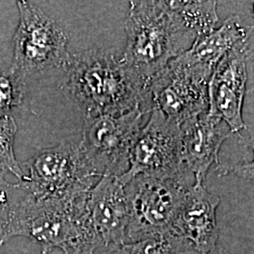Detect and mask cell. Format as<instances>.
<instances>
[{
  "instance_id": "cell-9",
  "label": "cell",
  "mask_w": 254,
  "mask_h": 254,
  "mask_svg": "<svg viewBox=\"0 0 254 254\" xmlns=\"http://www.w3.org/2000/svg\"><path fill=\"white\" fill-rule=\"evenodd\" d=\"M210 79L177 57L147 85L151 111L157 109L178 125L207 111Z\"/></svg>"
},
{
  "instance_id": "cell-6",
  "label": "cell",
  "mask_w": 254,
  "mask_h": 254,
  "mask_svg": "<svg viewBox=\"0 0 254 254\" xmlns=\"http://www.w3.org/2000/svg\"><path fill=\"white\" fill-rule=\"evenodd\" d=\"M150 113L131 150L129 169L119 177L120 181L126 186L132 178L144 175L194 185V177L183 160L180 125L157 109Z\"/></svg>"
},
{
  "instance_id": "cell-11",
  "label": "cell",
  "mask_w": 254,
  "mask_h": 254,
  "mask_svg": "<svg viewBox=\"0 0 254 254\" xmlns=\"http://www.w3.org/2000/svg\"><path fill=\"white\" fill-rule=\"evenodd\" d=\"M87 211L100 248L108 249L127 242L129 202L119 177H101L88 194Z\"/></svg>"
},
{
  "instance_id": "cell-7",
  "label": "cell",
  "mask_w": 254,
  "mask_h": 254,
  "mask_svg": "<svg viewBox=\"0 0 254 254\" xmlns=\"http://www.w3.org/2000/svg\"><path fill=\"white\" fill-rule=\"evenodd\" d=\"M147 114L137 109L123 115H84L78 146L99 177H120L129 169L133 146Z\"/></svg>"
},
{
  "instance_id": "cell-19",
  "label": "cell",
  "mask_w": 254,
  "mask_h": 254,
  "mask_svg": "<svg viewBox=\"0 0 254 254\" xmlns=\"http://www.w3.org/2000/svg\"><path fill=\"white\" fill-rule=\"evenodd\" d=\"M227 254L226 253H224V252H222V251H218V249H216V250H214L213 252H211L210 254Z\"/></svg>"
},
{
  "instance_id": "cell-20",
  "label": "cell",
  "mask_w": 254,
  "mask_h": 254,
  "mask_svg": "<svg viewBox=\"0 0 254 254\" xmlns=\"http://www.w3.org/2000/svg\"><path fill=\"white\" fill-rule=\"evenodd\" d=\"M50 253L49 252H47V251H46V250H42V253H41V254H49Z\"/></svg>"
},
{
  "instance_id": "cell-12",
  "label": "cell",
  "mask_w": 254,
  "mask_h": 254,
  "mask_svg": "<svg viewBox=\"0 0 254 254\" xmlns=\"http://www.w3.org/2000/svg\"><path fill=\"white\" fill-rule=\"evenodd\" d=\"M183 160L194 177V184H204L223 142L233 134L227 125L208 110L180 125Z\"/></svg>"
},
{
  "instance_id": "cell-15",
  "label": "cell",
  "mask_w": 254,
  "mask_h": 254,
  "mask_svg": "<svg viewBox=\"0 0 254 254\" xmlns=\"http://www.w3.org/2000/svg\"><path fill=\"white\" fill-rule=\"evenodd\" d=\"M103 254H200L190 243L172 230L145 238L109 247Z\"/></svg>"
},
{
  "instance_id": "cell-17",
  "label": "cell",
  "mask_w": 254,
  "mask_h": 254,
  "mask_svg": "<svg viewBox=\"0 0 254 254\" xmlns=\"http://www.w3.org/2000/svg\"><path fill=\"white\" fill-rule=\"evenodd\" d=\"M16 133L17 125L10 114L0 117V179H3L9 173L14 175L18 181L23 175L14 154Z\"/></svg>"
},
{
  "instance_id": "cell-5",
  "label": "cell",
  "mask_w": 254,
  "mask_h": 254,
  "mask_svg": "<svg viewBox=\"0 0 254 254\" xmlns=\"http://www.w3.org/2000/svg\"><path fill=\"white\" fill-rule=\"evenodd\" d=\"M19 23L13 37V60L9 71L23 81L70 59L68 36L54 20L31 2L17 1Z\"/></svg>"
},
{
  "instance_id": "cell-13",
  "label": "cell",
  "mask_w": 254,
  "mask_h": 254,
  "mask_svg": "<svg viewBox=\"0 0 254 254\" xmlns=\"http://www.w3.org/2000/svg\"><path fill=\"white\" fill-rule=\"evenodd\" d=\"M219 203L220 199L211 194L204 185L194 184L187 191L173 222V231L187 239L200 254H208L217 249Z\"/></svg>"
},
{
  "instance_id": "cell-18",
  "label": "cell",
  "mask_w": 254,
  "mask_h": 254,
  "mask_svg": "<svg viewBox=\"0 0 254 254\" xmlns=\"http://www.w3.org/2000/svg\"><path fill=\"white\" fill-rule=\"evenodd\" d=\"M25 96V81L11 73L0 69V117L9 115L20 106Z\"/></svg>"
},
{
  "instance_id": "cell-10",
  "label": "cell",
  "mask_w": 254,
  "mask_h": 254,
  "mask_svg": "<svg viewBox=\"0 0 254 254\" xmlns=\"http://www.w3.org/2000/svg\"><path fill=\"white\" fill-rule=\"evenodd\" d=\"M251 38L239 43L223 57L209 82L208 111L222 120L233 134L246 129L242 110L248 63L253 56Z\"/></svg>"
},
{
  "instance_id": "cell-14",
  "label": "cell",
  "mask_w": 254,
  "mask_h": 254,
  "mask_svg": "<svg viewBox=\"0 0 254 254\" xmlns=\"http://www.w3.org/2000/svg\"><path fill=\"white\" fill-rule=\"evenodd\" d=\"M253 36V27L245 26L238 15L226 19L221 27L198 37L190 49L178 58L184 64L212 77L223 57L239 43Z\"/></svg>"
},
{
  "instance_id": "cell-3",
  "label": "cell",
  "mask_w": 254,
  "mask_h": 254,
  "mask_svg": "<svg viewBox=\"0 0 254 254\" xmlns=\"http://www.w3.org/2000/svg\"><path fill=\"white\" fill-rule=\"evenodd\" d=\"M126 30L127 46L122 60L146 86L172 61L190 49L197 39L169 1H131Z\"/></svg>"
},
{
  "instance_id": "cell-4",
  "label": "cell",
  "mask_w": 254,
  "mask_h": 254,
  "mask_svg": "<svg viewBox=\"0 0 254 254\" xmlns=\"http://www.w3.org/2000/svg\"><path fill=\"white\" fill-rule=\"evenodd\" d=\"M16 185L37 200H72L100 179L78 144L64 142L37 152L21 166Z\"/></svg>"
},
{
  "instance_id": "cell-16",
  "label": "cell",
  "mask_w": 254,
  "mask_h": 254,
  "mask_svg": "<svg viewBox=\"0 0 254 254\" xmlns=\"http://www.w3.org/2000/svg\"><path fill=\"white\" fill-rule=\"evenodd\" d=\"M169 4L185 27L197 38L212 32L218 22L217 1L169 0Z\"/></svg>"
},
{
  "instance_id": "cell-1",
  "label": "cell",
  "mask_w": 254,
  "mask_h": 254,
  "mask_svg": "<svg viewBox=\"0 0 254 254\" xmlns=\"http://www.w3.org/2000/svg\"><path fill=\"white\" fill-rule=\"evenodd\" d=\"M88 194L72 200H37L16 183L0 179V244L20 236L49 253L59 249L64 254H96L100 246L87 211Z\"/></svg>"
},
{
  "instance_id": "cell-8",
  "label": "cell",
  "mask_w": 254,
  "mask_h": 254,
  "mask_svg": "<svg viewBox=\"0 0 254 254\" xmlns=\"http://www.w3.org/2000/svg\"><path fill=\"white\" fill-rule=\"evenodd\" d=\"M192 186L144 175L132 178L125 186L130 215L126 243L172 230L184 197Z\"/></svg>"
},
{
  "instance_id": "cell-2",
  "label": "cell",
  "mask_w": 254,
  "mask_h": 254,
  "mask_svg": "<svg viewBox=\"0 0 254 254\" xmlns=\"http://www.w3.org/2000/svg\"><path fill=\"white\" fill-rule=\"evenodd\" d=\"M64 69V90L84 115L118 116L137 109L151 112L147 86L122 58L89 49L70 56Z\"/></svg>"
}]
</instances>
